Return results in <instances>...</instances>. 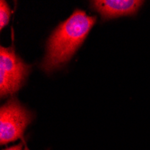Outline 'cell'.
Here are the masks:
<instances>
[{
	"label": "cell",
	"mask_w": 150,
	"mask_h": 150,
	"mask_svg": "<svg viewBox=\"0 0 150 150\" xmlns=\"http://www.w3.org/2000/svg\"><path fill=\"white\" fill-rule=\"evenodd\" d=\"M95 22V16L76 9L50 36L40 69L49 74L69 62L85 42Z\"/></svg>",
	"instance_id": "obj_1"
},
{
	"label": "cell",
	"mask_w": 150,
	"mask_h": 150,
	"mask_svg": "<svg viewBox=\"0 0 150 150\" xmlns=\"http://www.w3.org/2000/svg\"><path fill=\"white\" fill-rule=\"evenodd\" d=\"M11 9L6 1H0V29L3 30L5 26H6L10 20Z\"/></svg>",
	"instance_id": "obj_5"
},
{
	"label": "cell",
	"mask_w": 150,
	"mask_h": 150,
	"mask_svg": "<svg viewBox=\"0 0 150 150\" xmlns=\"http://www.w3.org/2000/svg\"><path fill=\"white\" fill-rule=\"evenodd\" d=\"M3 150H23V145L22 144H18L16 146H10L7 148H5Z\"/></svg>",
	"instance_id": "obj_6"
},
{
	"label": "cell",
	"mask_w": 150,
	"mask_h": 150,
	"mask_svg": "<svg viewBox=\"0 0 150 150\" xmlns=\"http://www.w3.org/2000/svg\"><path fill=\"white\" fill-rule=\"evenodd\" d=\"M31 71L27 65L17 56L13 47L0 48V95L6 97L16 93L25 83Z\"/></svg>",
	"instance_id": "obj_2"
},
{
	"label": "cell",
	"mask_w": 150,
	"mask_h": 150,
	"mask_svg": "<svg viewBox=\"0 0 150 150\" xmlns=\"http://www.w3.org/2000/svg\"><path fill=\"white\" fill-rule=\"evenodd\" d=\"M143 4L139 0H96L91 2V7L98 12L103 20H110L134 16Z\"/></svg>",
	"instance_id": "obj_4"
},
{
	"label": "cell",
	"mask_w": 150,
	"mask_h": 150,
	"mask_svg": "<svg viewBox=\"0 0 150 150\" xmlns=\"http://www.w3.org/2000/svg\"><path fill=\"white\" fill-rule=\"evenodd\" d=\"M33 114L16 99H10L0 109V144L2 146L23 139Z\"/></svg>",
	"instance_id": "obj_3"
}]
</instances>
